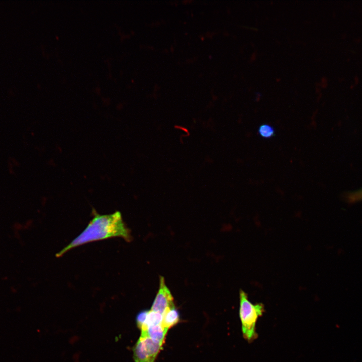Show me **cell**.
<instances>
[{
	"label": "cell",
	"instance_id": "obj_1",
	"mask_svg": "<svg viewBox=\"0 0 362 362\" xmlns=\"http://www.w3.org/2000/svg\"><path fill=\"white\" fill-rule=\"evenodd\" d=\"M92 211L93 217L86 227L56 254L57 257L74 248L94 241L114 237H121L127 242L132 240L130 230L123 221L120 212L116 211L110 214L100 215L94 209Z\"/></svg>",
	"mask_w": 362,
	"mask_h": 362
},
{
	"label": "cell",
	"instance_id": "obj_2",
	"mask_svg": "<svg viewBox=\"0 0 362 362\" xmlns=\"http://www.w3.org/2000/svg\"><path fill=\"white\" fill-rule=\"evenodd\" d=\"M264 310L262 303L253 304L248 299L247 293L240 290L239 314L242 334L248 341L252 342L257 337L256 324L258 318L264 312Z\"/></svg>",
	"mask_w": 362,
	"mask_h": 362
},
{
	"label": "cell",
	"instance_id": "obj_3",
	"mask_svg": "<svg viewBox=\"0 0 362 362\" xmlns=\"http://www.w3.org/2000/svg\"><path fill=\"white\" fill-rule=\"evenodd\" d=\"M163 345L147 337H140L133 348L135 362H155Z\"/></svg>",
	"mask_w": 362,
	"mask_h": 362
},
{
	"label": "cell",
	"instance_id": "obj_4",
	"mask_svg": "<svg viewBox=\"0 0 362 362\" xmlns=\"http://www.w3.org/2000/svg\"><path fill=\"white\" fill-rule=\"evenodd\" d=\"M174 306L173 296L166 285L164 278L161 276L159 278V290L151 310L163 315L167 309Z\"/></svg>",
	"mask_w": 362,
	"mask_h": 362
},
{
	"label": "cell",
	"instance_id": "obj_5",
	"mask_svg": "<svg viewBox=\"0 0 362 362\" xmlns=\"http://www.w3.org/2000/svg\"><path fill=\"white\" fill-rule=\"evenodd\" d=\"M168 330L164 329L161 324L148 328L145 331L141 332L140 337H147L153 341L163 345Z\"/></svg>",
	"mask_w": 362,
	"mask_h": 362
},
{
	"label": "cell",
	"instance_id": "obj_6",
	"mask_svg": "<svg viewBox=\"0 0 362 362\" xmlns=\"http://www.w3.org/2000/svg\"><path fill=\"white\" fill-rule=\"evenodd\" d=\"M162 315L161 325L167 330L178 323L180 320L179 312L175 306L167 309Z\"/></svg>",
	"mask_w": 362,
	"mask_h": 362
},
{
	"label": "cell",
	"instance_id": "obj_7",
	"mask_svg": "<svg viewBox=\"0 0 362 362\" xmlns=\"http://www.w3.org/2000/svg\"><path fill=\"white\" fill-rule=\"evenodd\" d=\"M162 318V314L151 310H147L145 319L139 328L144 331L149 327L161 324Z\"/></svg>",
	"mask_w": 362,
	"mask_h": 362
},
{
	"label": "cell",
	"instance_id": "obj_8",
	"mask_svg": "<svg viewBox=\"0 0 362 362\" xmlns=\"http://www.w3.org/2000/svg\"><path fill=\"white\" fill-rule=\"evenodd\" d=\"M258 132L261 137L269 139L274 136L275 131L272 125L268 124H263L259 127Z\"/></svg>",
	"mask_w": 362,
	"mask_h": 362
},
{
	"label": "cell",
	"instance_id": "obj_9",
	"mask_svg": "<svg viewBox=\"0 0 362 362\" xmlns=\"http://www.w3.org/2000/svg\"><path fill=\"white\" fill-rule=\"evenodd\" d=\"M350 201H356L362 199V189L350 193L348 197Z\"/></svg>",
	"mask_w": 362,
	"mask_h": 362
}]
</instances>
